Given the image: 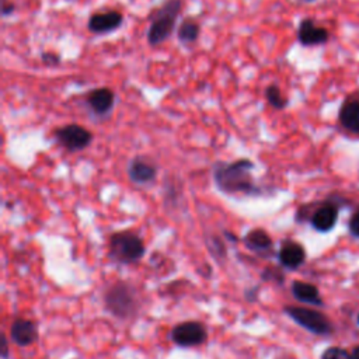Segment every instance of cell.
<instances>
[{"label":"cell","mask_w":359,"mask_h":359,"mask_svg":"<svg viewBox=\"0 0 359 359\" xmlns=\"http://www.w3.org/2000/svg\"><path fill=\"white\" fill-rule=\"evenodd\" d=\"M256 165L249 159L236 162H217L212 176L219 191L226 195H263V190L256 184L252 171Z\"/></svg>","instance_id":"6da1fadb"},{"label":"cell","mask_w":359,"mask_h":359,"mask_svg":"<svg viewBox=\"0 0 359 359\" xmlns=\"http://www.w3.org/2000/svg\"><path fill=\"white\" fill-rule=\"evenodd\" d=\"M105 309L119 320H131L141 310V299L137 289L124 281L108 287L104 293Z\"/></svg>","instance_id":"7a4b0ae2"},{"label":"cell","mask_w":359,"mask_h":359,"mask_svg":"<svg viewBox=\"0 0 359 359\" xmlns=\"http://www.w3.org/2000/svg\"><path fill=\"white\" fill-rule=\"evenodd\" d=\"M146 247L142 238L130 230L116 231L109 237L108 256L118 264H135L144 259Z\"/></svg>","instance_id":"3957f363"},{"label":"cell","mask_w":359,"mask_h":359,"mask_svg":"<svg viewBox=\"0 0 359 359\" xmlns=\"http://www.w3.org/2000/svg\"><path fill=\"white\" fill-rule=\"evenodd\" d=\"M181 10L183 0H167L162 8L153 13L148 30V43L151 47L162 45L171 37Z\"/></svg>","instance_id":"277c9868"},{"label":"cell","mask_w":359,"mask_h":359,"mask_svg":"<svg viewBox=\"0 0 359 359\" xmlns=\"http://www.w3.org/2000/svg\"><path fill=\"white\" fill-rule=\"evenodd\" d=\"M284 312L296 324H299L300 327H303L312 334L330 335L333 333V324L319 310L309 309V307H299V306H287Z\"/></svg>","instance_id":"5b68a950"},{"label":"cell","mask_w":359,"mask_h":359,"mask_svg":"<svg viewBox=\"0 0 359 359\" xmlns=\"http://www.w3.org/2000/svg\"><path fill=\"white\" fill-rule=\"evenodd\" d=\"M54 137L56 142L69 152L84 151L93 142V134L79 124H68L56 128Z\"/></svg>","instance_id":"8992f818"},{"label":"cell","mask_w":359,"mask_h":359,"mask_svg":"<svg viewBox=\"0 0 359 359\" xmlns=\"http://www.w3.org/2000/svg\"><path fill=\"white\" fill-rule=\"evenodd\" d=\"M171 341L183 348L199 346L208 339V330L199 321H184L177 324L170 333Z\"/></svg>","instance_id":"52a82bcc"},{"label":"cell","mask_w":359,"mask_h":359,"mask_svg":"<svg viewBox=\"0 0 359 359\" xmlns=\"http://www.w3.org/2000/svg\"><path fill=\"white\" fill-rule=\"evenodd\" d=\"M124 24V16L118 10H107L102 13H94L90 16L87 29L93 34H108L116 31Z\"/></svg>","instance_id":"ba28073f"},{"label":"cell","mask_w":359,"mask_h":359,"mask_svg":"<svg viewBox=\"0 0 359 359\" xmlns=\"http://www.w3.org/2000/svg\"><path fill=\"white\" fill-rule=\"evenodd\" d=\"M310 223L314 230L320 233L331 231L338 220V205L331 199L320 204L310 215Z\"/></svg>","instance_id":"9c48e42d"},{"label":"cell","mask_w":359,"mask_h":359,"mask_svg":"<svg viewBox=\"0 0 359 359\" xmlns=\"http://www.w3.org/2000/svg\"><path fill=\"white\" fill-rule=\"evenodd\" d=\"M338 121L345 131L359 135V91L345 98L338 112Z\"/></svg>","instance_id":"30bf717a"},{"label":"cell","mask_w":359,"mask_h":359,"mask_svg":"<svg viewBox=\"0 0 359 359\" xmlns=\"http://www.w3.org/2000/svg\"><path fill=\"white\" fill-rule=\"evenodd\" d=\"M10 338L19 346H30L38 341V324L30 319H16L10 326Z\"/></svg>","instance_id":"8fae6325"},{"label":"cell","mask_w":359,"mask_h":359,"mask_svg":"<svg viewBox=\"0 0 359 359\" xmlns=\"http://www.w3.org/2000/svg\"><path fill=\"white\" fill-rule=\"evenodd\" d=\"M330 40V33L327 29L317 26L314 20L305 19L300 22L298 29V41L303 47H317L323 45Z\"/></svg>","instance_id":"7c38bea8"},{"label":"cell","mask_w":359,"mask_h":359,"mask_svg":"<svg viewBox=\"0 0 359 359\" xmlns=\"http://www.w3.org/2000/svg\"><path fill=\"white\" fill-rule=\"evenodd\" d=\"M128 176L138 185L152 184L158 177V167L149 159L137 156L128 165Z\"/></svg>","instance_id":"4fadbf2b"},{"label":"cell","mask_w":359,"mask_h":359,"mask_svg":"<svg viewBox=\"0 0 359 359\" xmlns=\"http://www.w3.org/2000/svg\"><path fill=\"white\" fill-rule=\"evenodd\" d=\"M86 104L94 115L105 116L115 105V93L108 87H97L89 93Z\"/></svg>","instance_id":"5bb4252c"},{"label":"cell","mask_w":359,"mask_h":359,"mask_svg":"<svg viewBox=\"0 0 359 359\" xmlns=\"http://www.w3.org/2000/svg\"><path fill=\"white\" fill-rule=\"evenodd\" d=\"M278 261L287 270H298L306 261V250L300 243L287 240L278 252Z\"/></svg>","instance_id":"9a60e30c"},{"label":"cell","mask_w":359,"mask_h":359,"mask_svg":"<svg viewBox=\"0 0 359 359\" xmlns=\"http://www.w3.org/2000/svg\"><path fill=\"white\" fill-rule=\"evenodd\" d=\"M245 246L256 253H266L273 249V238L264 229H252L243 237Z\"/></svg>","instance_id":"2e32d148"},{"label":"cell","mask_w":359,"mask_h":359,"mask_svg":"<svg viewBox=\"0 0 359 359\" xmlns=\"http://www.w3.org/2000/svg\"><path fill=\"white\" fill-rule=\"evenodd\" d=\"M292 295L296 300L312 305V306H323V299L317 287L303 281H295L292 284Z\"/></svg>","instance_id":"e0dca14e"},{"label":"cell","mask_w":359,"mask_h":359,"mask_svg":"<svg viewBox=\"0 0 359 359\" xmlns=\"http://www.w3.org/2000/svg\"><path fill=\"white\" fill-rule=\"evenodd\" d=\"M201 36V26L197 20L187 17L177 29V38L183 45H192L198 41Z\"/></svg>","instance_id":"ac0fdd59"},{"label":"cell","mask_w":359,"mask_h":359,"mask_svg":"<svg viewBox=\"0 0 359 359\" xmlns=\"http://www.w3.org/2000/svg\"><path fill=\"white\" fill-rule=\"evenodd\" d=\"M266 100L267 102L274 108V109H285L289 104V100L287 96H284V93L281 91V89L277 84H270L266 89Z\"/></svg>","instance_id":"d6986e66"},{"label":"cell","mask_w":359,"mask_h":359,"mask_svg":"<svg viewBox=\"0 0 359 359\" xmlns=\"http://www.w3.org/2000/svg\"><path fill=\"white\" fill-rule=\"evenodd\" d=\"M261 280L264 282H271V284L282 285L285 282V275H284V273L278 267H267L261 273Z\"/></svg>","instance_id":"ffe728a7"},{"label":"cell","mask_w":359,"mask_h":359,"mask_svg":"<svg viewBox=\"0 0 359 359\" xmlns=\"http://www.w3.org/2000/svg\"><path fill=\"white\" fill-rule=\"evenodd\" d=\"M320 359H352V356L341 346H330L321 353Z\"/></svg>","instance_id":"44dd1931"},{"label":"cell","mask_w":359,"mask_h":359,"mask_svg":"<svg viewBox=\"0 0 359 359\" xmlns=\"http://www.w3.org/2000/svg\"><path fill=\"white\" fill-rule=\"evenodd\" d=\"M208 249L209 252L212 253V256H215L216 259H222V257H226V246L224 243L220 240L219 237L213 236L211 240H208Z\"/></svg>","instance_id":"7402d4cb"},{"label":"cell","mask_w":359,"mask_h":359,"mask_svg":"<svg viewBox=\"0 0 359 359\" xmlns=\"http://www.w3.org/2000/svg\"><path fill=\"white\" fill-rule=\"evenodd\" d=\"M41 59H43V62H44L47 66H51V68L58 66V65H61V62H62L61 55L56 54V52H51V51H49V52H43Z\"/></svg>","instance_id":"603a6c76"},{"label":"cell","mask_w":359,"mask_h":359,"mask_svg":"<svg viewBox=\"0 0 359 359\" xmlns=\"http://www.w3.org/2000/svg\"><path fill=\"white\" fill-rule=\"evenodd\" d=\"M348 229H349V233L359 238V209L356 212H353V215L351 216L349 219V223H348Z\"/></svg>","instance_id":"cb8c5ba5"},{"label":"cell","mask_w":359,"mask_h":359,"mask_svg":"<svg viewBox=\"0 0 359 359\" xmlns=\"http://www.w3.org/2000/svg\"><path fill=\"white\" fill-rule=\"evenodd\" d=\"M16 10V5L12 2V0H2V16L8 17L12 16Z\"/></svg>","instance_id":"d4e9b609"},{"label":"cell","mask_w":359,"mask_h":359,"mask_svg":"<svg viewBox=\"0 0 359 359\" xmlns=\"http://www.w3.org/2000/svg\"><path fill=\"white\" fill-rule=\"evenodd\" d=\"M0 356H2V359H9L10 358L9 341H8V337L5 334L2 335V348H0Z\"/></svg>","instance_id":"484cf974"},{"label":"cell","mask_w":359,"mask_h":359,"mask_svg":"<svg viewBox=\"0 0 359 359\" xmlns=\"http://www.w3.org/2000/svg\"><path fill=\"white\" fill-rule=\"evenodd\" d=\"M257 296H259V287H254V288L246 291V299H247L249 302H254Z\"/></svg>","instance_id":"4316f807"},{"label":"cell","mask_w":359,"mask_h":359,"mask_svg":"<svg viewBox=\"0 0 359 359\" xmlns=\"http://www.w3.org/2000/svg\"><path fill=\"white\" fill-rule=\"evenodd\" d=\"M224 237H227L229 240H231V243H236V242H237V236L231 234L230 231H224Z\"/></svg>","instance_id":"83f0119b"},{"label":"cell","mask_w":359,"mask_h":359,"mask_svg":"<svg viewBox=\"0 0 359 359\" xmlns=\"http://www.w3.org/2000/svg\"><path fill=\"white\" fill-rule=\"evenodd\" d=\"M351 356H352V359H359V346H355V348L352 349Z\"/></svg>","instance_id":"f1b7e54d"},{"label":"cell","mask_w":359,"mask_h":359,"mask_svg":"<svg viewBox=\"0 0 359 359\" xmlns=\"http://www.w3.org/2000/svg\"><path fill=\"white\" fill-rule=\"evenodd\" d=\"M358 324H359V314H358Z\"/></svg>","instance_id":"f546056e"}]
</instances>
